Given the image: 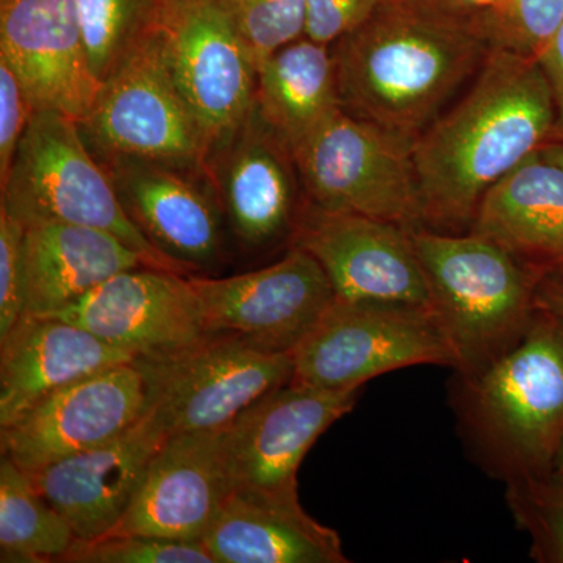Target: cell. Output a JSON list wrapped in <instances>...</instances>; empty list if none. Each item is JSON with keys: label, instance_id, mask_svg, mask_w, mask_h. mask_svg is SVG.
Masks as SVG:
<instances>
[{"label": "cell", "instance_id": "cb8c5ba5", "mask_svg": "<svg viewBox=\"0 0 563 563\" xmlns=\"http://www.w3.org/2000/svg\"><path fill=\"white\" fill-rule=\"evenodd\" d=\"M25 313L51 314L128 269L151 266L113 233L43 221L25 225Z\"/></svg>", "mask_w": 563, "mask_h": 563}, {"label": "cell", "instance_id": "d4e9b609", "mask_svg": "<svg viewBox=\"0 0 563 563\" xmlns=\"http://www.w3.org/2000/svg\"><path fill=\"white\" fill-rule=\"evenodd\" d=\"M254 106L291 152L342 111L332 46L301 36L257 66Z\"/></svg>", "mask_w": 563, "mask_h": 563}, {"label": "cell", "instance_id": "7c38bea8", "mask_svg": "<svg viewBox=\"0 0 563 563\" xmlns=\"http://www.w3.org/2000/svg\"><path fill=\"white\" fill-rule=\"evenodd\" d=\"M99 162L129 220L174 272L207 273L224 261L228 225L203 168L128 155Z\"/></svg>", "mask_w": 563, "mask_h": 563}, {"label": "cell", "instance_id": "52a82bcc", "mask_svg": "<svg viewBox=\"0 0 563 563\" xmlns=\"http://www.w3.org/2000/svg\"><path fill=\"white\" fill-rule=\"evenodd\" d=\"M413 141L340 111L292 152L303 199L329 213L420 228Z\"/></svg>", "mask_w": 563, "mask_h": 563}, {"label": "cell", "instance_id": "9c48e42d", "mask_svg": "<svg viewBox=\"0 0 563 563\" xmlns=\"http://www.w3.org/2000/svg\"><path fill=\"white\" fill-rule=\"evenodd\" d=\"M147 410L169 435L224 431L252 402L292 380L291 352H268L233 333H210L163 361H135Z\"/></svg>", "mask_w": 563, "mask_h": 563}, {"label": "cell", "instance_id": "484cf974", "mask_svg": "<svg viewBox=\"0 0 563 563\" xmlns=\"http://www.w3.org/2000/svg\"><path fill=\"white\" fill-rule=\"evenodd\" d=\"M68 521L36 492L29 474L0 459V561L60 562L76 542Z\"/></svg>", "mask_w": 563, "mask_h": 563}, {"label": "cell", "instance_id": "2e32d148", "mask_svg": "<svg viewBox=\"0 0 563 563\" xmlns=\"http://www.w3.org/2000/svg\"><path fill=\"white\" fill-rule=\"evenodd\" d=\"M147 412V387L135 362L111 366L66 385L9 428L0 450L31 473L109 442Z\"/></svg>", "mask_w": 563, "mask_h": 563}, {"label": "cell", "instance_id": "7402d4cb", "mask_svg": "<svg viewBox=\"0 0 563 563\" xmlns=\"http://www.w3.org/2000/svg\"><path fill=\"white\" fill-rule=\"evenodd\" d=\"M470 232L540 277L563 276V166L537 151L485 192Z\"/></svg>", "mask_w": 563, "mask_h": 563}, {"label": "cell", "instance_id": "83f0119b", "mask_svg": "<svg viewBox=\"0 0 563 563\" xmlns=\"http://www.w3.org/2000/svg\"><path fill=\"white\" fill-rule=\"evenodd\" d=\"M506 484L515 523L531 537L532 559L563 563V479L531 474L510 477Z\"/></svg>", "mask_w": 563, "mask_h": 563}, {"label": "cell", "instance_id": "1f68e13d", "mask_svg": "<svg viewBox=\"0 0 563 563\" xmlns=\"http://www.w3.org/2000/svg\"><path fill=\"white\" fill-rule=\"evenodd\" d=\"M25 225L0 207V339L25 313Z\"/></svg>", "mask_w": 563, "mask_h": 563}, {"label": "cell", "instance_id": "8fae6325", "mask_svg": "<svg viewBox=\"0 0 563 563\" xmlns=\"http://www.w3.org/2000/svg\"><path fill=\"white\" fill-rule=\"evenodd\" d=\"M203 173L220 201L228 232L247 252L292 240L306 201L288 144L255 106L235 131L214 144Z\"/></svg>", "mask_w": 563, "mask_h": 563}, {"label": "cell", "instance_id": "ffe728a7", "mask_svg": "<svg viewBox=\"0 0 563 563\" xmlns=\"http://www.w3.org/2000/svg\"><path fill=\"white\" fill-rule=\"evenodd\" d=\"M0 57L20 77L35 111L80 121L101 88L74 0H0Z\"/></svg>", "mask_w": 563, "mask_h": 563}, {"label": "cell", "instance_id": "7a4b0ae2", "mask_svg": "<svg viewBox=\"0 0 563 563\" xmlns=\"http://www.w3.org/2000/svg\"><path fill=\"white\" fill-rule=\"evenodd\" d=\"M554 122L539 58L496 44L461 101L413 141L420 228H472L485 192L551 140Z\"/></svg>", "mask_w": 563, "mask_h": 563}, {"label": "cell", "instance_id": "5bb4252c", "mask_svg": "<svg viewBox=\"0 0 563 563\" xmlns=\"http://www.w3.org/2000/svg\"><path fill=\"white\" fill-rule=\"evenodd\" d=\"M358 393L290 380L252 402L225 429L232 490L299 499L303 457L333 422L354 409Z\"/></svg>", "mask_w": 563, "mask_h": 563}, {"label": "cell", "instance_id": "e0dca14e", "mask_svg": "<svg viewBox=\"0 0 563 563\" xmlns=\"http://www.w3.org/2000/svg\"><path fill=\"white\" fill-rule=\"evenodd\" d=\"M291 246L320 263L335 298L431 306L410 229L376 218L303 206Z\"/></svg>", "mask_w": 563, "mask_h": 563}, {"label": "cell", "instance_id": "d590c367", "mask_svg": "<svg viewBox=\"0 0 563 563\" xmlns=\"http://www.w3.org/2000/svg\"><path fill=\"white\" fill-rule=\"evenodd\" d=\"M537 307L563 320V276H547L537 287Z\"/></svg>", "mask_w": 563, "mask_h": 563}, {"label": "cell", "instance_id": "8d00e7d4", "mask_svg": "<svg viewBox=\"0 0 563 563\" xmlns=\"http://www.w3.org/2000/svg\"><path fill=\"white\" fill-rule=\"evenodd\" d=\"M540 152L543 155H547L551 161L559 163V165L563 166V143L562 141H548L547 144H543L540 147Z\"/></svg>", "mask_w": 563, "mask_h": 563}, {"label": "cell", "instance_id": "603a6c76", "mask_svg": "<svg viewBox=\"0 0 563 563\" xmlns=\"http://www.w3.org/2000/svg\"><path fill=\"white\" fill-rule=\"evenodd\" d=\"M214 563H346L339 533L299 499L232 490L202 540Z\"/></svg>", "mask_w": 563, "mask_h": 563}, {"label": "cell", "instance_id": "f1b7e54d", "mask_svg": "<svg viewBox=\"0 0 563 563\" xmlns=\"http://www.w3.org/2000/svg\"><path fill=\"white\" fill-rule=\"evenodd\" d=\"M63 563H214L202 543L177 542L141 533H107L76 540Z\"/></svg>", "mask_w": 563, "mask_h": 563}, {"label": "cell", "instance_id": "30bf717a", "mask_svg": "<svg viewBox=\"0 0 563 563\" xmlns=\"http://www.w3.org/2000/svg\"><path fill=\"white\" fill-rule=\"evenodd\" d=\"M151 31L211 150L254 107V52L224 0H161Z\"/></svg>", "mask_w": 563, "mask_h": 563}, {"label": "cell", "instance_id": "ba28073f", "mask_svg": "<svg viewBox=\"0 0 563 563\" xmlns=\"http://www.w3.org/2000/svg\"><path fill=\"white\" fill-rule=\"evenodd\" d=\"M79 128L98 161L128 155L203 168L210 143L152 31L103 80Z\"/></svg>", "mask_w": 563, "mask_h": 563}, {"label": "cell", "instance_id": "d6a6232c", "mask_svg": "<svg viewBox=\"0 0 563 563\" xmlns=\"http://www.w3.org/2000/svg\"><path fill=\"white\" fill-rule=\"evenodd\" d=\"M35 109L24 85L5 58L0 57V185L13 168L22 136Z\"/></svg>", "mask_w": 563, "mask_h": 563}, {"label": "cell", "instance_id": "4dcf8cb0", "mask_svg": "<svg viewBox=\"0 0 563 563\" xmlns=\"http://www.w3.org/2000/svg\"><path fill=\"white\" fill-rule=\"evenodd\" d=\"M496 21L503 44L539 58L563 25V0H504Z\"/></svg>", "mask_w": 563, "mask_h": 563}, {"label": "cell", "instance_id": "8992f818", "mask_svg": "<svg viewBox=\"0 0 563 563\" xmlns=\"http://www.w3.org/2000/svg\"><path fill=\"white\" fill-rule=\"evenodd\" d=\"M292 354V380L324 390H361L415 365L457 369V357L431 306L335 298Z\"/></svg>", "mask_w": 563, "mask_h": 563}, {"label": "cell", "instance_id": "4316f807", "mask_svg": "<svg viewBox=\"0 0 563 563\" xmlns=\"http://www.w3.org/2000/svg\"><path fill=\"white\" fill-rule=\"evenodd\" d=\"M161 0H74L92 74L99 84L154 24Z\"/></svg>", "mask_w": 563, "mask_h": 563}, {"label": "cell", "instance_id": "277c9868", "mask_svg": "<svg viewBox=\"0 0 563 563\" xmlns=\"http://www.w3.org/2000/svg\"><path fill=\"white\" fill-rule=\"evenodd\" d=\"M462 379L477 376L523 339L542 277L477 233L410 229Z\"/></svg>", "mask_w": 563, "mask_h": 563}, {"label": "cell", "instance_id": "f546056e", "mask_svg": "<svg viewBox=\"0 0 563 563\" xmlns=\"http://www.w3.org/2000/svg\"><path fill=\"white\" fill-rule=\"evenodd\" d=\"M258 63L303 36L306 0H224Z\"/></svg>", "mask_w": 563, "mask_h": 563}, {"label": "cell", "instance_id": "e575fe53", "mask_svg": "<svg viewBox=\"0 0 563 563\" xmlns=\"http://www.w3.org/2000/svg\"><path fill=\"white\" fill-rule=\"evenodd\" d=\"M539 62L553 92L555 122L550 141L563 143V25L548 44L547 49L540 54Z\"/></svg>", "mask_w": 563, "mask_h": 563}, {"label": "cell", "instance_id": "f35d334b", "mask_svg": "<svg viewBox=\"0 0 563 563\" xmlns=\"http://www.w3.org/2000/svg\"><path fill=\"white\" fill-rule=\"evenodd\" d=\"M551 474H554V476L559 477V479H563V435L561 443H559L558 451H555Z\"/></svg>", "mask_w": 563, "mask_h": 563}, {"label": "cell", "instance_id": "3957f363", "mask_svg": "<svg viewBox=\"0 0 563 563\" xmlns=\"http://www.w3.org/2000/svg\"><path fill=\"white\" fill-rule=\"evenodd\" d=\"M462 383L463 426L487 465L506 481L550 474L563 435L562 318L537 307L523 339Z\"/></svg>", "mask_w": 563, "mask_h": 563}, {"label": "cell", "instance_id": "836d02e7", "mask_svg": "<svg viewBox=\"0 0 563 563\" xmlns=\"http://www.w3.org/2000/svg\"><path fill=\"white\" fill-rule=\"evenodd\" d=\"M380 0H306L303 36L332 46L361 25Z\"/></svg>", "mask_w": 563, "mask_h": 563}, {"label": "cell", "instance_id": "74e56055", "mask_svg": "<svg viewBox=\"0 0 563 563\" xmlns=\"http://www.w3.org/2000/svg\"><path fill=\"white\" fill-rule=\"evenodd\" d=\"M466 5L473 7V9L490 11L498 16L499 11L503 9L504 0H461Z\"/></svg>", "mask_w": 563, "mask_h": 563}, {"label": "cell", "instance_id": "4fadbf2b", "mask_svg": "<svg viewBox=\"0 0 563 563\" xmlns=\"http://www.w3.org/2000/svg\"><path fill=\"white\" fill-rule=\"evenodd\" d=\"M190 279L207 331L233 333L268 352L295 351L335 299L320 263L298 246L255 272Z\"/></svg>", "mask_w": 563, "mask_h": 563}, {"label": "cell", "instance_id": "d6986e66", "mask_svg": "<svg viewBox=\"0 0 563 563\" xmlns=\"http://www.w3.org/2000/svg\"><path fill=\"white\" fill-rule=\"evenodd\" d=\"M231 492L225 429L174 433L152 457L131 507L110 533L202 543Z\"/></svg>", "mask_w": 563, "mask_h": 563}, {"label": "cell", "instance_id": "ac0fdd59", "mask_svg": "<svg viewBox=\"0 0 563 563\" xmlns=\"http://www.w3.org/2000/svg\"><path fill=\"white\" fill-rule=\"evenodd\" d=\"M168 435L157 415L147 410L109 442L25 473L77 540L99 539L120 525Z\"/></svg>", "mask_w": 563, "mask_h": 563}, {"label": "cell", "instance_id": "44dd1931", "mask_svg": "<svg viewBox=\"0 0 563 563\" xmlns=\"http://www.w3.org/2000/svg\"><path fill=\"white\" fill-rule=\"evenodd\" d=\"M135 355L60 318L22 314L0 339V429L66 385Z\"/></svg>", "mask_w": 563, "mask_h": 563}, {"label": "cell", "instance_id": "9a60e30c", "mask_svg": "<svg viewBox=\"0 0 563 563\" xmlns=\"http://www.w3.org/2000/svg\"><path fill=\"white\" fill-rule=\"evenodd\" d=\"M47 317L80 325L136 361L173 357L210 335L190 276L154 266L117 274Z\"/></svg>", "mask_w": 563, "mask_h": 563}, {"label": "cell", "instance_id": "5b68a950", "mask_svg": "<svg viewBox=\"0 0 563 563\" xmlns=\"http://www.w3.org/2000/svg\"><path fill=\"white\" fill-rule=\"evenodd\" d=\"M0 190V207L24 225L55 221L101 229L140 252L154 268L174 272L129 220L106 166L68 114L33 113Z\"/></svg>", "mask_w": 563, "mask_h": 563}, {"label": "cell", "instance_id": "6da1fadb", "mask_svg": "<svg viewBox=\"0 0 563 563\" xmlns=\"http://www.w3.org/2000/svg\"><path fill=\"white\" fill-rule=\"evenodd\" d=\"M496 44L490 11L461 0H380L332 44L342 109L417 140Z\"/></svg>", "mask_w": 563, "mask_h": 563}]
</instances>
